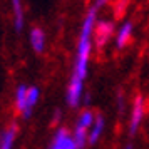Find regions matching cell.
Here are the masks:
<instances>
[{
    "mask_svg": "<svg viewBox=\"0 0 149 149\" xmlns=\"http://www.w3.org/2000/svg\"><path fill=\"white\" fill-rule=\"evenodd\" d=\"M95 12L97 7L89 8L87 15L82 24V30L79 35V42H77V52H75V61H74V69H72V75L69 81L67 87V104L70 107H77L82 101V84L87 75V65H89V57H91V49H92V32H94L95 25Z\"/></svg>",
    "mask_w": 149,
    "mask_h": 149,
    "instance_id": "6da1fadb",
    "label": "cell"
},
{
    "mask_svg": "<svg viewBox=\"0 0 149 149\" xmlns=\"http://www.w3.org/2000/svg\"><path fill=\"white\" fill-rule=\"evenodd\" d=\"M49 149H77L74 134H70L69 129L65 127H59L55 131L52 141H50Z\"/></svg>",
    "mask_w": 149,
    "mask_h": 149,
    "instance_id": "7a4b0ae2",
    "label": "cell"
},
{
    "mask_svg": "<svg viewBox=\"0 0 149 149\" xmlns=\"http://www.w3.org/2000/svg\"><path fill=\"white\" fill-rule=\"evenodd\" d=\"M142 117H144V99L142 95H136L131 109V119H129V134L134 136L141 126Z\"/></svg>",
    "mask_w": 149,
    "mask_h": 149,
    "instance_id": "3957f363",
    "label": "cell"
},
{
    "mask_svg": "<svg viewBox=\"0 0 149 149\" xmlns=\"http://www.w3.org/2000/svg\"><path fill=\"white\" fill-rule=\"evenodd\" d=\"M112 32H114L112 22H107V20L97 22L95 24V29H94V39H95L97 47H104L106 42L112 37Z\"/></svg>",
    "mask_w": 149,
    "mask_h": 149,
    "instance_id": "277c9868",
    "label": "cell"
},
{
    "mask_svg": "<svg viewBox=\"0 0 149 149\" xmlns=\"http://www.w3.org/2000/svg\"><path fill=\"white\" fill-rule=\"evenodd\" d=\"M17 124L12 122L8 124L7 127L2 131V136H0V149H12L14 148L15 137H17Z\"/></svg>",
    "mask_w": 149,
    "mask_h": 149,
    "instance_id": "5b68a950",
    "label": "cell"
},
{
    "mask_svg": "<svg viewBox=\"0 0 149 149\" xmlns=\"http://www.w3.org/2000/svg\"><path fill=\"white\" fill-rule=\"evenodd\" d=\"M29 39H30V45L37 54H42L44 49H45V34L40 27H34L29 34Z\"/></svg>",
    "mask_w": 149,
    "mask_h": 149,
    "instance_id": "8992f818",
    "label": "cell"
},
{
    "mask_svg": "<svg viewBox=\"0 0 149 149\" xmlns=\"http://www.w3.org/2000/svg\"><path fill=\"white\" fill-rule=\"evenodd\" d=\"M27 92H29V87L24 86V84H20L17 87V91H15V109L22 116H24L25 109H27Z\"/></svg>",
    "mask_w": 149,
    "mask_h": 149,
    "instance_id": "52a82bcc",
    "label": "cell"
},
{
    "mask_svg": "<svg viewBox=\"0 0 149 149\" xmlns=\"http://www.w3.org/2000/svg\"><path fill=\"white\" fill-rule=\"evenodd\" d=\"M131 34H132V24H131V22H126V24L119 29L117 35H116V47L117 49L126 47V44H127L129 39H131Z\"/></svg>",
    "mask_w": 149,
    "mask_h": 149,
    "instance_id": "ba28073f",
    "label": "cell"
},
{
    "mask_svg": "<svg viewBox=\"0 0 149 149\" xmlns=\"http://www.w3.org/2000/svg\"><path fill=\"white\" fill-rule=\"evenodd\" d=\"M104 126H106L104 117L97 116L94 124H92V127H91V131H89V144H95V142L99 141V137L102 136V131H104Z\"/></svg>",
    "mask_w": 149,
    "mask_h": 149,
    "instance_id": "9c48e42d",
    "label": "cell"
},
{
    "mask_svg": "<svg viewBox=\"0 0 149 149\" xmlns=\"http://www.w3.org/2000/svg\"><path fill=\"white\" fill-rule=\"evenodd\" d=\"M39 95H40V91H39V87H35V86H32V87H29V92H27V109H25V112H24V119H29L30 117V114H32V111H34L35 104H37V101H39Z\"/></svg>",
    "mask_w": 149,
    "mask_h": 149,
    "instance_id": "30bf717a",
    "label": "cell"
},
{
    "mask_svg": "<svg viewBox=\"0 0 149 149\" xmlns=\"http://www.w3.org/2000/svg\"><path fill=\"white\" fill-rule=\"evenodd\" d=\"M12 10H14V27L17 32L24 29V8L20 0H12Z\"/></svg>",
    "mask_w": 149,
    "mask_h": 149,
    "instance_id": "8fae6325",
    "label": "cell"
},
{
    "mask_svg": "<svg viewBox=\"0 0 149 149\" xmlns=\"http://www.w3.org/2000/svg\"><path fill=\"white\" fill-rule=\"evenodd\" d=\"M89 131L91 129H86L79 126V124H75L74 127V139H75V144H77V149H84L86 148V142H89Z\"/></svg>",
    "mask_w": 149,
    "mask_h": 149,
    "instance_id": "7c38bea8",
    "label": "cell"
},
{
    "mask_svg": "<svg viewBox=\"0 0 149 149\" xmlns=\"http://www.w3.org/2000/svg\"><path fill=\"white\" fill-rule=\"evenodd\" d=\"M106 3H107V0H95L94 7H97V8H101L102 5H106Z\"/></svg>",
    "mask_w": 149,
    "mask_h": 149,
    "instance_id": "4fadbf2b",
    "label": "cell"
},
{
    "mask_svg": "<svg viewBox=\"0 0 149 149\" xmlns=\"http://www.w3.org/2000/svg\"><path fill=\"white\" fill-rule=\"evenodd\" d=\"M126 149H132V146H131V144H127V146H126Z\"/></svg>",
    "mask_w": 149,
    "mask_h": 149,
    "instance_id": "5bb4252c",
    "label": "cell"
}]
</instances>
